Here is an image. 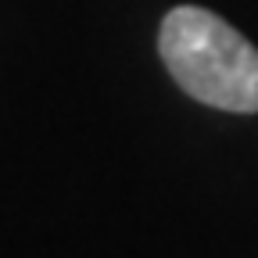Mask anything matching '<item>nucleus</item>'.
I'll return each instance as SVG.
<instances>
[{"label": "nucleus", "instance_id": "obj_1", "mask_svg": "<svg viewBox=\"0 0 258 258\" xmlns=\"http://www.w3.org/2000/svg\"><path fill=\"white\" fill-rule=\"evenodd\" d=\"M158 54L183 93L208 108L258 111V47L205 8H172L158 32Z\"/></svg>", "mask_w": 258, "mask_h": 258}]
</instances>
